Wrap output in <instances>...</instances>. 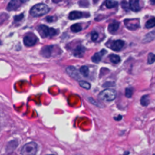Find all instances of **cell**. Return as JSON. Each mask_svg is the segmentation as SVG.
<instances>
[{"instance_id":"obj_12","label":"cell","mask_w":155,"mask_h":155,"mask_svg":"<svg viewBox=\"0 0 155 155\" xmlns=\"http://www.w3.org/2000/svg\"><path fill=\"white\" fill-rule=\"evenodd\" d=\"M83 17V13L79 11H73L70 13L68 18L70 20H75Z\"/></svg>"},{"instance_id":"obj_30","label":"cell","mask_w":155,"mask_h":155,"mask_svg":"<svg viewBox=\"0 0 155 155\" xmlns=\"http://www.w3.org/2000/svg\"><path fill=\"white\" fill-rule=\"evenodd\" d=\"M150 2L152 5H154L155 4V0H150Z\"/></svg>"},{"instance_id":"obj_25","label":"cell","mask_w":155,"mask_h":155,"mask_svg":"<svg viewBox=\"0 0 155 155\" xmlns=\"http://www.w3.org/2000/svg\"><path fill=\"white\" fill-rule=\"evenodd\" d=\"M133 89L132 88L130 87V88H127L125 89V96L127 97H128V98L131 97L133 95Z\"/></svg>"},{"instance_id":"obj_35","label":"cell","mask_w":155,"mask_h":155,"mask_svg":"<svg viewBox=\"0 0 155 155\" xmlns=\"http://www.w3.org/2000/svg\"><path fill=\"white\" fill-rule=\"evenodd\" d=\"M153 155H155V154H153Z\"/></svg>"},{"instance_id":"obj_28","label":"cell","mask_w":155,"mask_h":155,"mask_svg":"<svg viewBox=\"0 0 155 155\" xmlns=\"http://www.w3.org/2000/svg\"><path fill=\"white\" fill-rule=\"evenodd\" d=\"M24 18V15L22 13L19 15H16L15 17H14V19L15 21H21L22 18Z\"/></svg>"},{"instance_id":"obj_32","label":"cell","mask_w":155,"mask_h":155,"mask_svg":"<svg viewBox=\"0 0 155 155\" xmlns=\"http://www.w3.org/2000/svg\"><path fill=\"white\" fill-rule=\"evenodd\" d=\"M98 1H99V0H93V2H94V3H96Z\"/></svg>"},{"instance_id":"obj_18","label":"cell","mask_w":155,"mask_h":155,"mask_svg":"<svg viewBox=\"0 0 155 155\" xmlns=\"http://www.w3.org/2000/svg\"><path fill=\"white\" fill-rule=\"evenodd\" d=\"M109 59L110 61L113 64H118L120 61V58L118 55L114 54H110L109 56Z\"/></svg>"},{"instance_id":"obj_4","label":"cell","mask_w":155,"mask_h":155,"mask_svg":"<svg viewBox=\"0 0 155 155\" xmlns=\"http://www.w3.org/2000/svg\"><path fill=\"white\" fill-rule=\"evenodd\" d=\"M40 35L43 38L51 37L56 34V30L53 28H50L45 25H41L38 29Z\"/></svg>"},{"instance_id":"obj_34","label":"cell","mask_w":155,"mask_h":155,"mask_svg":"<svg viewBox=\"0 0 155 155\" xmlns=\"http://www.w3.org/2000/svg\"><path fill=\"white\" fill-rule=\"evenodd\" d=\"M48 155H53V154H48Z\"/></svg>"},{"instance_id":"obj_23","label":"cell","mask_w":155,"mask_h":155,"mask_svg":"<svg viewBox=\"0 0 155 155\" xmlns=\"http://www.w3.org/2000/svg\"><path fill=\"white\" fill-rule=\"evenodd\" d=\"M70 28L73 32L77 33L82 30V27L79 24H74L71 26Z\"/></svg>"},{"instance_id":"obj_17","label":"cell","mask_w":155,"mask_h":155,"mask_svg":"<svg viewBox=\"0 0 155 155\" xmlns=\"http://www.w3.org/2000/svg\"><path fill=\"white\" fill-rule=\"evenodd\" d=\"M150 98H149V96L146 94L144 95L143 96H142L141 99H140V104L142 106L146 107L147 105H149L150 104Z\"/></svg>"},{"instance_id":"obj_26","label":"cell","mask_w":155,"mask_h":155,"mask_svg":"<svg viewBox=\"0 0 155 155\" xmlns=\"http://www.w3.org/2000/svg\"><path fill=\"white\" fill-rule=\"evenodd\" d=\"M121 5H122V7L124 9H125V10H127L128 8H130V4H128V3L125 0L122 1V3H121Z\"/></svg>"},{"instance_id":"obj_3","label":"cell","mask_w":155,"mask_h":155,"mask_svg":"<svg viewBox=\"0 0 155 155\" xmlns=\"http://www.w3.org/2000/svg\"><path fill=\"white\" fill-rule=\"evenodd\" d=\"M116 96V91L110 88L104 90L99 94V97L100 98V99L104 101H108V102L113 101L115 99Z\"/></svg>"},{"instance_id":"obj_10","label":"cell","mask_w":155,"mask_h":155,"mask_svg":"<svg viewBox=\"0 0 155 155\" xmlns=\"http://www.w3.org/2000/svg\"><path fill=\"white\" fill-rule=\"evenodd\" d=\"M130 8L133 12H138L140 7L139 5V0H130Z\"/></svg>"},{"instance_id":"obj_5","label":"cell","mask_w":155,"mask_h":155,"mask_svg":"<svg viewBox=\"0 0 155 155\" xmlns=\"http://www.w3.org/2000/svg\"><path fill=\"white\" fill-rule=\"evenodd\" d=\"M124 23L126 27L129 30H134L139 27V22L137 19H125L124 21Z\"/></svg>"},{"instance_id":"obj_33","label":"cell","mask_w":155,"mask_h":155,"mask_svg":"<svg viewBox=\"0 0 155 155\" xmlns=\"http://www.w3.org/2000/svg\"><path fill=\"white\" fill-rule=\"evenodd\" d=\"M128 154H129V153H128V152H127V153H126L125 155H128Z\"/></svg>"},{"instance_id":"obj_11","label":"cell","mask_w":155,"mask_h":155,"mask_svg":"<svg viewBox=\"0 0 155 155\" xmlns=\"http://www.w3.org/2000/svg\"><path fill=\"white\" fill-rule=\"evenodd\" d=\"M105 53H106V50H102L101 51L96 53L91 58L92 61L95 63L99 62L101 60L102 57L104 55Z\"/></svg>"},{"instance_id":"obj_24","label":"cell","mask_w":155,"mask_h":155,"mask_svg":"<svg viewBox=\"0 0 155 155\" xmlns=\"http://www.w3.org/2000/svg\"><path fill=\"white\" fill-rule=\"evenodd\" d=\"M155 62V54L153 53H150L148 55L147 62L148 64H152Z\"/></svg>"},{"instance_id":"obj_14","label":"cell","mask_w":155,"mask_h":155,"mask_svg":"<svg viewBox=\"0 0 155 155\" xmlns=\"http://www.w3.org/2000/svg\"><path fill=\"white\" fill-rule=\"evenodd\" d=\"M85 47L81 46V45H79V46H78L74 50V55L75 56H77V57H82L84 54V53H85Z\"/></svg>"},{"instance_id":"obj_29","label":"cell","mask_w":155,"mask_h":155,"mask_svg":"<svg viewBox=\"0 0 155 155\" xmlns=\"http://www.w3.org/2000/svg\"><path fill=\"white\" fill-rule=\"evenodd\" d=\"M46 20L47 22H51L53 21V18L52 16H48V17H47L46 18Z\"/></svg>"},{"instance_id":"obj_6","label":"cell","mask_w":155,"mask_h":155,"mask_svg":"<svg viewBox=\"0 0 155 155\" xmlns=\"http://www.w3.org/2000/svg\"><path fill=\"white\" fill-rule=\"evenodd\" d=\"M66 71L72 78L76 80H79L81 79V76L78 70L73 66H68L66 68Z\"/></svg>"},{"instance_id":"obj_27","label":"cell","mask_w":155,"mask_h":155,"mask_svg":"<svg viewBox=\"0 0 155 155\" xmlns=\"http://www.w3.org/2000/svg\"><path fill=\"white\" fill-rule=\"evenodd\" d=\"M98 38V33L96 31H93L91 33V39L93 41H96L97 40Z\"/></svg>"},{"instance_id":"obj_9","label":"cell","mask_w":155,"mask_h":155,"mask_svg":"<svg viewBox=\"0 0 155 155\" xmlns=\"http://www.w3.org/2000/svg\"><path fill=\"white\" fill-rule=\"evenodd\" d=\"M19 1L20 0H11L7 7V10H16L20 6Z\"/></svg>"},{"instance_id":"obj_22","label":"cell","mask_w":155,"mask_h":155,"mask_svg":"<svg viewBox=\"0 0 155 155\" xmlns=\"http://www.w3.org/2000/svg\"><path fill=\"white\" fill-rule=\"evenodd\" d=\"M79 85H80L81 87H82V88H85V89H86V90H88V89H90V87H91L90 84L88 83V82H87V81H82V80L79 81Z\"/></svg>"},{"instance_id":"obj_8","label":"cell","mask_w":155,"mask_h":155,"mask_svg":"<svg viewBox=\"0 0 155 155\" xmlns=\"http://www.w3.org/2000/svg\"><path fill=\"white\" fill-rule=\"evenodd\" d=\"M124 45V41L120 39H118V40L112 41L111 43V45L109 47L113 50L116 51H119L122 48Z\"/></svg>"},{"instance_id":"obj_20","label":"cell","mask_w":155,"mask_h":155,"mask_svg":"<svg viewBox=\"0 0 155 155\" xmlns=\"http://www.w3.org/2000/svg\"><path fill=\"white\" fill-rule=\"evenodd\" d=\"M105 5L108 8H112L117 5V2L115 0H107Z\"/></svg>"},{"instance_id":"obj_31","label":"cell","mask_w":155,"mask_h":155,"mask_svg":"<svg viewBox=\"0 0 155 155\" xmlns=\"http://www.w3.org/2000/svg\"><path fill=\"white\" fill-rule=\"evenodd\" d=\"M28 0H20V1L21 2H27Z\"/></svg>"},{"instance_id":"obj_7","label":"cell","mask_w":155,"mask_h":155,"mask_svg":"<svg viewBox=\"0 0 155 155\" xmlns=\"http://www.w3.org/2000/svg\"><path fill=\"white\" fill-rule=\"evenodd\" d=\"M36 41H37V38L32 34L26 35L23 39L24 45L27 47H31L34 45L36 44Z\"/></svg>"},{"instance_id":"obj_15","label":"cell","mask_w":155,"mask_h":155,"mask_svg":"<svg viewBox=\"0 0 155 155\" xmlns=\"http://www.w3.org/2000/svg\"><path fill=\"white\" fill-rule=\"evenodd\" d=\"M119 27V23L117 22H114L113 23L109 24L108 27V30L110 33H114L117 30Z\"/></svg>"},{"instance_id":"obj_1","label":"cell","mask_w":155,"mask_h":155,"mask_svg":"<svg viewBox=\"0 0 155 155\" xmlns=\"http://www.w3.org/2000/svg\"><path fill=\"white\" fill-rule=\"evenodd\" d=\"M49 10H50V8L47 5L40 3L34 5L31 8L30 11V13L32 16L39 17L48 13Z\"/></svg>"},{"instance_id":"obj_2","label":"cell","mask_w":155,"mask_h":155,"mask_svg":"<svg viewBox=\"0 0 155 155\" xmlns=\"http://www.w3.org/2000/svg\"><path fill=\"white\" fill-rule=\"evenodd\" d=\"M38 151V145L34 142H31L25 144L21 150L22 155H35Z\"/></svg>"},{"instance_id":"obj_13","label":"cell","mask_w":155,"mask_h":155,"mask_svg":"<svg viewBox=\"0 0 155 155\" xmlns=\"http://www.w3.org/2000/svg\"><path fill=\"white\" fill-rule=\"evenodd\" d=\"M52 46H45L41 50V54L45 58H49L51 56Z\"/></svg>"},{"instance_id":"obj_16","label":"cell","mask_w":155,"mask_h":155,"mask_svg":"<svg viewBox=\"0 0 155 155\" xmlns=\"http://www.w3.org/2000/svg\"><path fill=\"white\" fill-rule=\"evenodd\" d=\"M155 38V30L148 33L143 39V42H148Z\"/></svg>"},{"instance_id":"obj_21","label":"cell","mask_w":155,"mask_h":155,"mask_svg":"<svg viewBox=\"0 0 155 155\" xmlns=\"http://www.w3.org/2000/svg\"><path fill=\"white\" fill-rule=\"evenodd\" d=\"M145 25L147 28H151L155 27V18H151L150 19L147 21Z\"/></svg>"},{"instance_id":"obj_19","label":"cell","mask_w":155,"mask_h":155,"mask_svg":"<svg viewBox=\"0 0 155 155\" xmlns=\"http://www.w3.org/2000/svg\"><path fill=\"white\" fill-rule=\"evenodd\" d=\"M79 72L84 77H87L89 74V69L88 67L84 65L80 68Z\"/></svg>"}]
</instances>
